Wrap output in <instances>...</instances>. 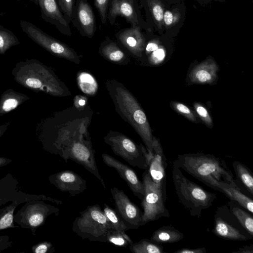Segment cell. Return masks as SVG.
I'll return each mask as SVG.
<instances>
[{
	"instance_id": "6da1fadb",
	"label": "cell",
	"mask_w": 253,
	"mask_h": 253,
	"mask_svg": "<svg viewBox=\"0 0 253 253\" xmlns=\"http://www.w3.org/2000/svg\"><path fill=\"white\" fill-rule=\"evenodd\" d=\"M173 165L221 193L227 185L240 189L232 171L220 158L203 153L179 155Z\"/></svg>"
},
{
	"instance_id": "7a4b0ae2",
	"label": "cell",
	"mask_w": 253,
	"mask_h": 253,
	"mask_svg": "<svg viewBox=\"0 0 253 253\" xmlns=\"http://www.w3.org/2000/svg\"><path fill=\"white\" fill-rule=\"evenodd\" d=\"M11 74L14 81L25 88L55 96L63 95V85L53 71L35 59L17 62Z\"/></svg>"
},
{
	"instance_id": "3957f363",
	"label": "cell",
	"mask_w": 253,
	"mask_h": 253,
	"mask_svg": "<svg viewBox=\"0 0 253 253\" xmlns=\"http://www.w3.org/2000/svg\"><path fill=\"white\" fill-rule=\"evenodd\" d=\"M110 93L118 112L135 129L145 144L148 154L153 155V136L146 116L134 97L118 83L109 85Z\"/></svg>"
},
{
	"instance_id": "277c9868",
	"label": "cell",
	"mask_w": 253,
	"mask_h": 253,
	"mask_svg": "<svg viewBox=\"0 0 253 253\" xmlns=\"http://www.w3.org/2000/svg\"><path fill=\"white\" fill-rule=\"evenodd\" d=\"M172 178L179 202L192 216L200 218L202 211L211 207L217 198L215 193L188 179L180 169L173 165Z\"/></svg>"
},
{
	"instance_id": "5b68a950",
	"label": "cell",
	"mask_w": 253,
	"mask_h": 253,
	"mask_svg": "<svg viewBox=\"0 0 253 253\" xmlns=\"http://www.w3.org/2000/svg\"><path fill=\"white\" fill-rule=\"evenodd\" d=\"M113 228L99 205L88 206L74 220L72 230L83 239L107 242V234Z\"/></svg>"
},
{
	"instance_id": "8992f818",
	"label": "cell",
	"mask_w": 253,
	"mask_h": 253,
	"mask_svg": "<svg viewBox=\"0 0 253 253\" xmlns=\"http://www.w3.org/2000/svg\"><path fill=\"white\" fill-rule=\"evenodd\" d=\"M142 177L145 194L141 200L143 209L141 226H144L161 217L169 218L170 214L165 206L167 195L164 193L160 185L152 180L147 169Z\"/></svg>"
},
{
	"instance_id": "52a82bcc",
	"label": "cell",
	"mask_w": 253,
	"mask_h": 253,
	"mask_svg": "<svg viewBox=\"0 0 253 253\" xmlns=\"http://www.w3.org/2000/svg\"><path fill=\"white\" fill-rule=\"evenodd\" d=\"M105 142L111 146L114 153L122 157L130 165L139 169H147L151 158L143 145H136L130 139L118 132H110L104 137Z\"/></svg>"
},
{
	"instance_id": "ba28073f",
	"label": "cell",
	"mask_w": 253,
	"mask_h": 253,
	"mask_svg": "<svg viewBox=\"0 0 253 253\" xmlns=\"http://www.w3.org/2000/svg\"><path fill=\"white\" fill-rule=\"evenodd\" d=\"M20 26L30 39L51 54L76 63H80V57L73 49L48 35L34 24L21 20Z\"/></svg>"
},
{
	"instance_id": "9c48e42d",
	"label": "cell",
	"mask_w": 253,
	"mask_h": 253,
	"mask_svg": "<svg viewBox=\"0 0 253 253\" xmlns=\"http://www.w3.org/2000/svg\"><path fill=\"white\" fill-rule=\"evenodd\" d=\"M60 156L66 162L70 159L83 166L100 181L104 188H106L105 182L99 172L94 151L90 142L81 139L71 138L62 149Z\"/></svg>"
},
{
	"instance_id": "30bf717a",
	"label": "cell",
	"mask_w": 253,
	"mask_h": 253,
	"mask_svg": "<svg viewBox=\"0 0 253 253\" xmlns=\"http://www.w3.org/2000/svg\"><path fill=\"white\" fill-rule=\"evenodd\" d=\"M212 232L219 238L231 241H246L252 236L240 224L227 205L218 207L214 215Z\"/></svg>"
},
{
	"instance_id": "8fae6325",
	"label": "cell",
	"mask_w": 253,
	"mask_h": 253,
	"mask_svg": "<svg viewBox=\"0 0 253 253\" xmlns=\"http://www.w3.org/2000/svg\"><path fill=\"white\" fill-rule=\"evenodd\" d=\"M116 212L129 229H137L141 226L143 212L132 202L122 190L110 189Z\"/></svg>"
},
{
	"instance_id": "7c38bea8",
	"label": "cell",
	"mask_w": 253,
	"mask_h": 253,
	"mask_svg": "<svg viewBox=\"0 0 253 253\" xmlns=\"http://www.w3.org/2000/svg\"><path fill=\"white\" fill-rule=\"evenodd\" d=\"M71 21L82 36L88 38L94 36L96 30L95 16L86 0H77Z\"/></svg>"
},
{
	"instance_id": "4fadbf2b",
	"label": "cell",
	"mask_w": 253,
	"mask_h": 253,
	"mask_svg": "<svg viewBox=\"0 0 253 253\" xmlns=\"http://www.w3.org/2000/svg\"><path fill=\"white\" fill-rule=\"evenodd\" d=\"M153 156L147 168L152 180L160 185L163 192L167 195V162L159 139L153 136Z\"/></svg>"
},
{
	"instance_id": "5bb4252c",
	"label": "cell",
	"mask_w": 253,
	"mask_h": 253,
	"mask_svg": "<svg viewBox=\"0 0 253 253\" xmlns=\"http://www.w3.org/2000/svg\"><path fill=\"white\" fill-rule=\"evenodd\" d=\"M101 156L104 164L114 169L127 183L133 194L142 200L145 194L144 185L134 170L108 154H102Z\"/></svg>"
},
{
	"instance_id": "9a60e30c",
	"label": "cell",
	"mask_w": 253,
	"mask_h": 253,
	"mask_svg": "<svg viewBox=\"0 0 253 253\" xmlns=\"http://www.w3.org/2000/svg\"><path fill=\"white\" fill-rule=\"evenodd\" d=\"M50 183L63 192L72 196L79 195L86 189V182L78 173L72 170H63L49 176Z\"/></svg>"
},
{
	"instance_id": "2e32d148",
	"label": "cell",
	"mask_w": 253,
	"mask_h": 253,
	"mask_svg": "<svg viewBox=\"0 0 253 253\" xmlns=\"http://www.w3.org/2000/svg\"><path fill=\"white\" fill-rule=\"evenodd\" d=\"M40 8L41 17L45 22L54 25L61 33L70 36L72 32L59 8L56 0H37Z\"/></svg>"
},
{
	"instance_id": "e0dca14e",
	"label": "cell",
	"mask_w": 253,
	"mask_h": 253,
	"mask_svg": "<svg viewBox=\"0 0 253 253\" xmlns=\"http://www.w3.org/2000/svg\"><path fill=\"white\" fill-rule=\"evenodd\" d=\"M110 8L107 12V20L110 24L115 23L117 17L125 18L131 26L139 24L134 0H110Z\"/></svg>"
},
{
	"instance_id": "ac0fdd59",
	"label": "cell",
	"mask_w": 253,
	"mask_h": 253,
	"mask_svg": "<svg viewBox=\"0 0 253 253\" xmlns=\"http://www.w3.org/2000/svg\"><path fill=\"white\" fill-rule=\"evenodd\" d=\"M115 37L118 41L131 53L141 56L144 47V38L138 25L118 32Z\"/></svg>"
},
{
	"instance_id": "d6986e66",
	"label": "cell",
	"mask_w": 253,
	"mask_h": 253,
	"mask_svg": "<svg viewBox=\"0 0 253 253\" xmlns=\"http://www.w3.org/2000/svg\"><path fill=\"white\" fill-rule=\"evenodd\" d=\"M59 209L43 202H39L28 206L24 212V221L32 228L42 225L46 217L51 214L57 215Z\"/></svg>"
},
{
	"instance_id": "ffe728a7",
	"label": "cell",
	"mask_w": 253,
	"mask_h": 253,
	"mask_svg": "<svg viewBox=\"0 0 253 253\" xmlns=\"http://www.w3.org/2000/svg\"><path fill=\"white\" fill-rule=\"evenodd\" d=\"M218 67L212 59H208L195 66L190 73L189 78L193 83L211 84L217 77Z\"/></svg>"
},
{
	"instance_id": "44dd1931",
	"label": "cell",
	"mask_w": 253,
	"mask_h": 253,
	"mask_svg": "<svg viewBox=\"0 0 253 253\" xmlns=\"http://www.w3.org/2000/svg\"><path fill=\"white\" fill-rule=\"evenodd\" d=\"M29 99L26 94L12 88L6 89L0 96V117L16 109Z\"/></svg>"
},
{
	"instance_id": "7402d4cb",
	"label": "cell",
	"mask_w": 253,
	"mask_h": 253,
	"mask_svg": "<svg viewBox=\"0 0 253 253\" xmlns=\"http://www.w3.org/2000/svg\"><path fill=\"white\" fill-rule=\"evenodd\" d=\"M184 237L182 232L171 225H164L153 232L150 240L160 244L175 243Z\"/></svg>"
},
{
	"instance_id": "603a6c76",
	"label": "cell",
	"mask_w": 253,
	"mask_h": 253,
	"mask_svg": "<svg viewBox=\"0 0 253 253\" xmlns=\"http://www.w3.org/2000/svg\"><path fill=\"white\" fill-rule=\"evenodd\" d=\"M228 208L243 228L253 237V217L242 207L230 200L227 203Z\"/></svg>"
},
{
	"instance_id": "cb8c5ba5",
	"label": "cell",
	"mask_w": 253,
	"mask_h": 253,
	"mask_svg": "<svg viewBox=\"0 0 253 253\" xmlns=\"http://www.w3.org/2000/svg\"><path fill=\"white\" fill-rule=\"evenodd\" d=\"M99 52L105 58L112 62H120L126 57L125 54L117 44L110 39L104 41L101 43Z\"/></svg>"
},
{
	"instance_id": "d4e9b609",
	"label": "cell",
	"mask_w": 253,
	"mask_h": 253,
	"mask_svg": "<svg viewBox=\"0 0 253 253\" xmlns=\"http://www.w3.org/2000/svg\"><path fill=\"white\" fill-rule=\"evenodd\" d=\"M232 167L234 172L243 186L249 193L253 195V176L250 169L243 163L234 161Z\"/></svg>"
},
{
	"instance_id": "484cf974",
	"label": "cell",
	"mask_w": 253,
	"mask_h": 253,
	"mask_svg": "<svg viewBox=\"0 0 253 253\" xmlns=\"http://www.w3.org/2000/svg\"><path fill=\"white\" fill-rule=\"evenodd\" d=\"M129 248L133 253H166L161 244L147 239L133 243L129 245Z\"/></svg>"
},
{
	"instance_id": "4316f807",
	"label": "cell",
	"mask_w": 253,
	"mask_h": 253,
	"mask_svg": "<svg viewBox=\"0 0 253 253\" xmlns=\"http://www.w3.org/2000/svg\"><path fill=\"white\" fill-rule=\"evenodd\" d=\"M20 43L13 32L0 24V54L4 55L11 47Z\"/></svg>"
},
{
	"instance_id": "83f0119b",
	"label": "cell",
	"mask_w": 253,
	"mask_h": 253,
	"mask_svg": "<svg viewBox=\"0 0 253 253\" xmlns=\"http://www.w3.org/2000/svg\"><path fill=\"white\" fill-rule=\"evenodd\" d=\"M78 84L83 92L93 95L97 90V84L94 78L89 74L82 72L78 77Z\"/></svg>"
},
{
	"instance_id": "f1b7e54d",
	"label": "cell",
	"mask_w": 253,
	"mask_h": 253,
	"mask_svg": "<svg viewBox=\"0 0 253 253\" xmlns=\"http://www.w3.org/2000/svg\"><path fill=\"white\" fill-rule=\"evenodd\" d=\"M103 211L114 229L123 233L129 230L117 212L106 204Z\"/></svg>"
},
{
	"instance_id": "f546056e",
	"label": "cell",
	"mask_w": 253,
	"mask_h": 253,
	"mask_svg": "<svg viewBox=\"0 0 253 253\" xmlns=\"http://www.w3.org/2000/svg\"><path fill=\"white\" fill-rule=\"evenodd\" d=\"M107 242L121 247H126L133 243L126 233L119 232L113 228H111L107 234Z\"/></svg>"
},
{
	"instance_id": "4dcf8cb0",
	"label": "cell",
	"mask_w": 253,
	"mask_h": 253,
	"mask_svg": "<svg viewBox=\"0 0 253 253\" xmlns=\"http://www.w3.org/2000/svg\"><path fill=\"white\" fill-rule=\"evenodd\" d=\"M59 9L66 22L70 25L72 19L75 0H56Z\"/></svg>"
},
{
	"instance_id": "1f68e13d",
	"label": "cell",
	"mask_w": 253,
	"mask_h": 253,
	"mask_svg": "<svg viewBox=\"0 0 253 253\" xmlns=\"http://www.w3.org/2000/svg\"><path fill=\"white\" fill-rule=\"evenodd\" d=\"M16 205L7 207V210L0 217V230L8 228L15 227L13 224V212Z\"/></svg>"
},
{
	"instance_id": "d6a6232c",
	"label": "cell",
	"mask_w": 253,
	"mask_h": 253,
	"mask_svg": "<svg viewBox=\"0 0 253 253\" xmlns=\"http://www.w3.org/2000/svg\"><path fill=\"white\" fill-rule=\"evenodd\" d=\"M172 106L174 110L190 121L193 122H198L197 118L193 112L186 105L179 102H173Z\"/></svg>"
},
{
	"instance_id": "836d02e7",
	"label": "cell",
	"mask_w": 253,
	"mask_h": 253,
	"mask_svg": "<svg viewBox=\"0 0 253 253\" xmlns=\"http://www.w3.org/2000/svg\"><path fill=\"white\" fill-rule=\"evenodd\" d=\"M193 105L197 114L203 122L209 127H211L212 121L207 108L199 103H195Z\"/></svg>"
},
{
	"instance_id": "e575fe53",
	"label": "cell",
	"mask_w": 253,
	"mask_h": 253,
	"mask_svg": "<svg viewBox=\"0 0 253 253\" xmlns=\"http://www.w3.org/2000/svg\"><path fill=\"white\" fill-rule=\"evenodd\" d=\"M147 54H149V62L153 65H159L162 63L166 56L164 49L160 47Z\"/></svg>"
},
{
	"instance_id": "d590c367",
	"label": "cell",
	"mask_w": 253,
	"mask_h": 253,
	"mask_svg": "<svg viewBox=\"0 0 253 253\" xmlns=\"http://www.w3.org/2000/svg\"><path fill=\"white\" fill-rule=\"evenodd\" d=\"M94 5L97 9L101 22L105 24L107 21V9L110 0H94Z\"/></svg>"
},
{
	"instance_id": "8d00e7d4",
	"label": "cell",
	"mask_w": 253,
	"mask_h": 253,
	"mask_svg": "<svg viewBox=\"0 0 253 253\" xmlns=\"http://www.w3.org/2000/svg\"><path fill=\"white\" fill-rule=\"evenodd\" d=\"M32 251L35 253H52L54 251V248L50 242H43L34 246Z\"/></svg>"
},
{
	"instance_id": "74e56055",
	"label": "cell",
	"mask_w": 253,
	"mask_h": 253,
	"mask_svg": "<svg viewBox=\"0 0 253 253\" xmlns=\"http://www.w3.org/2000/svg\"><path fill=\"white\" fill-rule=\"evenodd\" d=\"M153 15L157 21H161L163 18V10L161 6L153 2H150Z\"/></svg>"
},
{
	"instance_id": "f35d334b",
	"label": "cell",
	"mask_w": 253,
	"mask_h": 253,
	"mask_svg": "<svg viewBox=\"0 0 253 253\" xmlns=\"http://www.w3.org/2000/svg\"><path fill=\"white\" fill-rule=\"evenodd\" d=\"M174 253H206L205 248H199L197 249L182 248L175 252Z\"/></svg>"
},
{
	"instance_id": "ab89813d",
	"label": "cell",
	"mask_w": 253,
	"mask_h": 253,
	"mask_svg": "<svg viewBox=\"0 0 253 253\" xmlns=\"http://www.w3.org/2000/svg\"><path fill=\"white\" fill-rule=\"evenodd\" d=\"M12 242L9 241L7 236H0V252L11 246Z\"/></svg>"
},
{
	"instance_id": "60d3db41",
	"label": "cell",
	"mask_w": 253,
	"mask_h": 253,
	"mask_svg": "<svg viewBox=\"0 0 253 253\" xmlns=\"http://www.w3.org/2000/svg\"><path fill=\"white\" fill-rule=\"evenodd\" d=\"M233 253H253V245H246L239 248L237 251L232 252Z\"/></svg>"
},
{
	"instance_id": "b9f144b4",
	"label": "cell",
	"mask_w": 253,
	"mask_h": 253,
	"mask_svg": "<svg viewBox=\"0 0 253 253\" xmlns=\"http://www.w3.org/2000/svg\"><path fill=\"white\" fill-rule=\"evenodd\" d=\"M165 23L167 25H170L173 21V15L170 11H166L163 16Z\"/></svg>"
},
{
	"instance_id": "7bdbcfd3",
	"label": "cell",
	"mask_w": 253,
	"mask_h": 253,
	"mask_svg": "<svg viewBox=\"0 0 253 253\" xmlns=\"http://www.w3.org/2000/svg\"><path fill=\"white\" fill-rule=\"evenodd\" d=\"M159 47V45L156 42H149L146 47V51L147 53H149L157 49Z\"/></svg>"
},
{
	"instance_id": "ee69618b",
	"label": "cell",
	"mask_w": 253,
	"mask_h": 253,
	"mask_svg": "<svg viewBox=\"0 0 253 253\" xmlns=\"http://www.w3.org/2000/svg\"><path fill=\"white\" fill-rule=\"evenodd\" d=\"M10 124V122H6L4 124L0 125V137L4 134Z\"/></svg>"
},
{
	"instance_id": "f6af8a7d",
	"label": "cell",
	"mask_w": 253,
	"mask_h": 253,
	"mask_svg": "<svg viewBox=\"0 0 253 253\" xmlns=\"http://www.w3.org/2000/svg\"><path fill=\"white\" fill-rule=\"evenodd\" d=\"M11 162V160L8 158L0 157V167L7 165Z\"/></svg>"
},
{
	"instance_id": "bcb514c9",
	"label": "cell",
	"mask_w": 253,
	"mask_h": 253,
	"mask_svg": "<svg viewBox=\"0 0 253 253\" xmlns=\"http://www.w3.org/2000/svg\"><path fill=\"white\" fill-rule=\"evenodd\" d=\"M16 0V1H20L21 0ZM30 1L33 2L34 4H36V5H38V1L37 0H29Z\"/></svg>"
}]
</instances>
